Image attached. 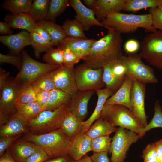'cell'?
I'll return each instance as SVG.
<instances>
[{
	"instance_id": "obj_38",
	"label": "cell",
	"mask_w": 162,
	"mask_h": 162,
	"mask_svg": "<svg viewBox=\"0 0 162 162\" xmlns=\"http://www.w3.org/2000/svg\"><path fill=\"white\" fill-rule=\"evenodd\" d=\"M32 84L37 92L42 91L50 92L56 88L51 76L50 72L39 76Z\"/></svg>"
},
{
	"instance_id": "obj_14",
	"label": "cell",
	"mask_w": 162,
	"mask_h": 162,
	"mask_svg": "<svg viewBox=\"0 0 162 162\" xmlns=\"http://www.w3.org/2000/svg\"><path fill=\"white\" fill-rule=\"evenodd\" d=\"M69 5L76 13L75 19L82 26L84 31H88L94 26L103 27L108 31L114 30L102 24L95 17L93 11L84 5L80 0H69Z\"/></svg>"
},
{
	"instance_id": "obj_40",
	"label": "cell",
	"mask_w": 162,
	"mask_h": 162,
	"mask_svg": "<svg viewBox=\"0 0 162 162\" xmlns=\"http://www.w3.org/2000/svg\"><path fill=\"white\" fill-rule=\"evenodd\" d=\"M43 60L50 65H58L60 66L64 64V53L63 50L58 47L50 50L44 55Z\"/></svg>"
},
{
	"instance_id": "obj_15",
	"label": "cell",
	"mask_w": 162,
	"mask_h": 162,
	"mask_svg": "<svg viewBox=\"0 0 162 162\" xmlns=\"http://www.w3.org/2000/svg\"><path fill=\"white\" fill-rule=\"evenodd\" d=\"M28 132V122L16 112L10 115L7 122L0 127V137L14 136Z\"/></svg>"
},
{
	"instance_id": "obj_20",
	"label": "cell",
	"mask_w": 162,
	"mask_h": 162,
	"mask_svg": "<svg viewBox=\"0 0 162 162\" xmlns=\"http://www.w3.org/2000/svg\"><path fill=\"white\" fill-rule=\"evenodd\" d=\"M133 80L126 76L123 84L116 92L109 97L105 104H116L123 105L133 112L130 96Z\"/></svg>"
},
{
	"instance_id": "obj_35",
	"label": "cell",
	"mask_w": 162,
	"mask_h": 162,
	"mask_svg": "<svg viewBox=\"0 0 162 162\" xmlns=\"http://www.w3.org/2000/svg\"><path fill=\"white\" fill-rule=\"evenodd\" d=\"M69 5L68 0H51L47 15V20L54 22L56 19L61 14Z\"/></svg>"
},
{
	"instance_id": "obj_12",
	"label": "cell",
	"mask_w": 162,
	"mask_h": 162,
	"mask_svg": "<svg viewBox=\"0 0 162 162\" xmlns=\"http://www.w3.org/2000/svg\"><path fill=\"white\" fill-rule=\"evenodd\" d=\"M50 74L56 88L68 93L72 97L78 92L74 68L63 65L50 72Z\"/></svg>"
},
{
	"instance_id": "obj_56",
	"label": "cell",
	"mask_w": 162,
	"mask_h": 162,
	"mask_svg": "<svg viewBox=\"0 0 162 162\" xmlns=\"http://www.w3.org/2000/svg\"><path fill=\"white\" fill-rule=\"evenodd\" d=\"M0 162H17L12 157L9 148L0 157Z\"/></svg>"
},
{
	"instance_id": "obj_31",
	"label": "cell",
	"mask_w": 162,
	"mask_h": 162,
	"mask_svg": "<svg viewBox=\"0 0 162 162\" xmlns=\"http://www.w3.org/2000/svg\"><path fill=\"white\" fill-rule=\"evenodd\" d=\"M16 110L28 122L44 110L37 102L26 104L17 103Z\"/></svg>"
},
{
	"instance_id": "obj_23",
	"label": "cell",
	"mask_w": 162,
	"mask_h": 162,
	"mask_svg": "<svg viewBox=\"0 0 162 162\" xmlns=\"http://www.w3.org/2000/svg\"><path fill=\"white\" fill-rule=\"evenodd\" d=\"M3 19L11 28L24 29L30 33L33 32L37 25L36 22L28 13L8 14Z\"/></svg>"
},
{
	"instance_id": "obj_25",
	"label": "cell",
	"mask_w": 162,
	"mask_h": 162,
	"mask_svg": "<svg viewBox=\"0 0 162 162\" xmlns=\"http://www.w3.org/2000/svg\"><path fill=\"white\" fill-rule=\"evenodd\" d=\"M83 121L79 119L68 110L64 116L59 129L72 139L83 132Z\"/></svg>"
},
{
	"instance_id": "obj_4",
	"label": "cell",
	"mask_w": 162,
	"mask_h": 162,
	"mask_svg": "<svg viewBox=\"0 0 162 162\" xmlns=\"http://www.w3.org/2000/svg\"><path fill=\"white\" fill-rule=\"evenodd\" d=\"M100 117L108 121L113 127L125 128L138 135L144 128L133 112L123 105L105 104Z\"/></svg>"
},
{
	"instance_id": "obj_47",
	"label": "cell",
	"mask_w": 162,
	"mask_h": 162,
	"mask_svg": "<svg viewBox=\"0 0 162 162\" xmlns=\"http://www.w3.org/2000/svg\"><path fill=\"white\" fill-rule=\"evenodd\" d=\"M144 161L157 160V151L154 143L148 144L143 151L142 156Z\"/></svg>"
},
{
	"instance_id": "obj_28",
	"label": "cell",
	"mask_w": 162,
	"mask_h": 162,
	"mask_svg": "<svg viewBox=\"0 0 162 162\" xmlns=\"http://www.w3.org/2000/svg\"><path fill=\"white\" fill-rule=\"evenodd\" d=\"M71 98L72 96L68 93L58 88H55L50 92L45 110H54L60 107L68 105Z\"/></svg>"
},
{
	"instance_id": "obj_44",
	"label": "cell",
	"mask_w": 162,
	"mask_h": 162,
	"mask_svg": "<svg viewBox=\"0 0 162 162\" xmlns=\"http://www.w3.org/2000/svg\"><path fill=\"white\" fill-rule=\"evenodd\" d=\"M22 134L16 136L0 137V156H2L6 150L16 140L20 138Z\"/></svg>"
},
{
	"instance_id": "obj_22",
	"label": "cell",
	"mask_w": 162,
	"mask_h": 162,
	"mask_svg": "<svg viewBox=\"0 0 162 162\" xmlns=\"http://www.w3.org/2000/svg\"><path fill=\"white\" fill-rule=\"evenodd\" d=\"M92 139L82 132L72 139L69 155L75 161L78 160L90 151Z\"/></svg>"
},
{
	"instance_id": "obj_55",
	"label": "cell",
	"mask_w": 162,
	"mask_h": 162,
	"mask_svg": "<svg viewBox=\"0 0 162 162\" xmlns=\"http://www.w3.org/2000/svg\"><path fill=\"white\" fill-rule=\"evenodd\" d=\"M10 27L7 22H0V33L2 34H12L13 32L10 29Z\"/></svg>"
},
{
	"instance_id": "obj_58",
	"label": "cell",
	"mask_w": 162,
	"mask_h": 162,
	"mask_svg": "<svg viewBox=\"0 0 162 162\" xmlns=\"http://www.w3.org/2000/svg\"><path fill=\"white\" fill-rule=\"evenodd\" d=\"M75 162H94L91 156H89L86 154L83 156L81 159L76 160Z\"/></svg>"
},
{
	"instance_id": "obj_49",
	"label": "cell",
	"mask_w": 162,
	"mask_h": 162,
	"mask_svg": "<svg viewBox=\"0 0 162 162\" xmlns=\"http://www.w3.org/2000/svg\"><path fill=\"white\" fill-rule=\"evenodd\" d=\"M140 47V44L137 40L131 39L128 40L125 43L124 49L127 53L133 54L138 51Z\"/></svg>"
},
{
	"instance_id": "obj_33",
	"label": "cell",
	"mask_w": 162,
	"mask_h": 162,
	"mask_svg": "<svg viewBox=\"0 0 162 162\" xmlns=\"http://www.w3.org/2000/svg\"><path fill=\"white\" fill-rule=\"evenodd\" d=\"M30 33L32 38V45L36 58H39L42 52H46L53 48L54 45L52 43L43 39L34 32H32Z\"/></svg>"
},
{
	"instance_id": "obj_36",
	"label": "cell",
	"mask_w": 162,
	"mask_h": 162,
	"mask_svg": "<svg viewBox=\"0 0 162 162\" xmlns=\"http://www.w3.org/2000/svg\"><path fill=\"white\" fill-rule=\"evenodd\" d=\"M158 0H126L123 10L134 12L144 8L157 7Z\"/></svg>"
},
{
	"instance_id": "obj_3",
	"label": "cell",
	"mask_w": 162,
	"mask_h": 162,
	"mask_svg": "<svg viewBox=\"0 0 162 162\" xmlns=\"http://www.w3.org/2000/svg\"><path fill=\"white\" fill-rule=\"evenodd\" d=\"M100 22L121 34L134 32L140 28L151 32L157 30L153 25L152 16L150 13L136 15L114 12Z\"/></svg>"
},
{
	"instance_id": "obj_17",
	"label": "cell",
	"mask_w": 162,
	"mask_h": 162,
	"mask_svg": "<svg viewBox=\"0 0 162 162\" xmlns=\"http://www.w3.org/2000/svg\"><path fill=\"white\" fill-rule=\"evenodd\" d=\"M126 0H94L91 9L97 20L100 22L110 14L123 10Z\"/></svg>"
},
{
	"instance_id": "obj_32",
	"label": "cell",
	"mask_w": 162,
	"mask_h": 162,
	"mask_svg": "<svg viewBox=\"0 0 162 162\" xmlns=\"http://www.w3.org/2000/svg\"><path fill=\"white\" fill-rule=\"evenodd\" d=\"M62 27L67 37L87 39L82 26L76 19L67 20Z\"/></svg>"
},
{
	"instance_id": "obj_24",
	"label": "cell",
	"mask_w": 162,
	"mask_h": 162,
	"mask_svg": "<svg viewBox=\"0 0 162 162\" xmlns=\"http://www.w3.org/2000/svg\"><path fill=\"white\" fill-rule=\"evenodd\" d=\"M95 91L98 97L96 106L91 116L87 120L83 121V132L86 133L94 122L100 117L106 100L113 93L111 89L106 88L97 90Z\"/></svg>"
},
{
	"instance_id": "obj_50",
	"label": "cell",
	"mask_w": 162,
	"mask_h": 162,
	"mask_svg": "<svg viewBox=\"0 0 162 162\" xmlns=\"http://www.w3.org/2000/svg\"><path fill=\"white\" fill-rule=\"evenodd\" d=\"M50 92L42 91L37 92L36 102L45 110L47 104Z\"/></svg>"
},
{
	"instance_id": "obj_46",
	"label": "cell",
	"mask_w": 162,
	"mask_h": 162,
	"mask_svg": "<svg viewBox=\"0 0 162 162\" xmlns=\"http://www.w3.org/2000/svg\"><path fill=\"white\" fill-rule=\"evenodd\" d=\"M149 12L152 15L153 26L156 29L162 30V11L155 7L149 8Z\"/></svg>"
},
{
	"instance_id": "obj_6",
	"label": "cell",
	"mask_w": 162,
	"mask_h": 162,
	"mask_svg": "<svg viewBox=\"0 0 162 162\" xmlns=\"http://www.w3.org/2000/svg\"><path fill=\"white\" fill-rule=\"evenodd\" d=\"M22 63L14 81L19 85L32 84L42 75L59 68L58 65L38 62L32 58L26 51L22 53Z\"/></svg>"
},
{
	"instance_id": "obj_61",
	"label": "cell",
	"mask_w": 162,
	"mask_h": 162,
	"mask_svg": "<svg viewBox=\"0 0 162 162\" xmlns=\"http://www.w3.org/2000/svg\"><path fill=\"white\" fill-rule=\"evenodd\" d=\"M143 162H159L157 160H151L148 161H144Z\"/></svg>"
},
{
	"instance_id": "obj_10",
	"label": "cell",
	"mask_w": 162,
	"mask_h": 162,
	"mask_svg": "<svg viewBox=\"0 0 162 162\" xmlns=\"http://www.w3.org/2000/svg\"><path fill=\"white\" fill-rule=\"evenodd\" d=\"M103 68H93L86 64L75 69V74L78 91H96L105 86L103 78Z\"/></svg>"
},
{
	"instance_id": "obj_42",
	"label": "cell",
	"mask_w": 162,
	"mask_h": 162,
	"mask_svg": "<svg viewBox=\"0 0 162 162\" xmlns=\"http://www.w3.org/2000/svg\"><path fill=\"white\" fill-rule=\"evenodd\" d=\"M62 49L64 52V64L65 66L70 68H74L76 64L79 62L81 58L75 52L68 49Z\"/></svg>"
},
{
	"instance_id": "obj_9",
	"label": "cell",
	"mask_w": 162,
	"mask_h": 162,
	"mask_svg": "<svg viewBox=\"0 0 162 162\" xmlns=\"http://www.w3.org/2000/svg\"><path fill=\"white\" fill-rule=\"evenodd\" d=\"M112 138L110 146L111 162H124L130 146L140 139L136 133L119 127Z\"/></svg>"
},
{
	"instance_id": "obj_62",
	"label": "cell",
	"mask_w": 162,
	"mask_h": 162,
	"mask_svg": "<svg viewBox=\"0 0 162 162\" xmlns=\"http://www.w3.org/2000/svg\"><path fill=\"white\" fill-rule=\"evenodd\" d=\"M159 162H162V155L157 160Z\"/></svg>"
},
{
	"instance_id": "obj_29",
	"label": "cell",
	"mask_w": 162,
	"mask_h": 162,
	"mask_svg": "<svg viewBox=\"0 0 162 162\" xmlns=\"http://www.w3.org/2000/svg\"><path fill=\"white\" fill-rule=\"evenodd\" d=\"M32 0H6L2 8L13 14L28 13L32 3Z\"/></svg>"
},
{
	"instance_id": "obj_19",
	"label": "cell",
	"mask_w": 162,
	"mask_h": 162,
	"mask_svg": "<svg viewBox=\"0 0 162 162\" xmlns=\"http://www.w3.org/2000/svg\"><path fill=\"white\" fill-rule=\"evenodd\" d=\"M41 147L32 142L20 138L9 148L13 158L17 162H25L27 159Z\"/></svg>"
},
{
	"instance_id": "obj_18",
	"label": "cell",
	"mask_w": 162,
	"mask_h": 162,
	"mask_svg": "<svg viewBox=\"0 0 162 162\" xmlns=\"http://www.w3.org/2000/svg\"><path fill=\"white\" fill-rule=\"evenodd\" d=\"M0 41L16 55L26 46L32 45L31 33L25 30L15 34L1 35Z\"/></svg>"
},
{
	"instance_id": "obj_48",
	"label": "cell",
	"mask_w": 162,
	"mask_h": 162,
	"mask_svg": "<svg viewBox=\"0 0 162 162\" xmlns=\"http://www.w3.org/2000/svg\"><path fill=\"white\" fill-rule=\"evenodd\" d=\"M49 159L46 152L40 148L28 157L25 162H44Z\"/></svg>"
},
{
	"instance_id": "obj_59",
	"label": "cell",
	"mask_w": 162,
	"mask_h": 162,
	"mask_svg": "<svg viewBox=\"0 0 162 162\" xmlns=\"http://www.w3.org/2000/svg\"><path fill=\"white\" fill-rule=\"evenodd\" d=\"M82 1L89 8L91 9L92 8L94 4V0H83Z\"/></svg>"
},
{
	"instance_id": "obj_34",
	"label": "cell",
	"mask_w": 162,
	"mask_h": 162,
	"mask_svg": "<svg viewBox=\"0 0 162 162\" xmlns=\"http://www.w3.org/2000/svg\"><path fill=\"white\" fill-rule=\"evenodd\" d=\"M37 94L32 84L19 85L17 103L26 104L36 102Z\"/></svg>"
},
{
	"instance_id": "obj_41",
	"label": "cell",
	"mask_w": 162,
	"mask_h": 162,
	"mask_svg": "<svg viewBox=\"0 0 162 162\" xmlns=\"http://www.w3.org/2000/svg\"><path fill=\"white\" fill-rule=\"evenodd\" d=\"M112 139L110 136H106L92 139V151L93 153L106 152L110 154V146Z\"/></svg>"
},
{
	"instance_id": "obj_5",
	"label": "cell",
	"mask_w": 162,
	"mask_h": 162,
	"mask_svg": "<svg viewBox=\"0 0 162 162\" xmlns=\"http://www.w3.org/2000/svg\"><path fill=\"white\" fill-rule=\"evenodd\" d=\"M68 110V105H66L54 110L42 111L28 122L29 132L38 135L59 129L62 122Z\"/></svg>"
},
{
	"instance_id": "obj_60",
	"label": "cell",
	"mask_w": 162,
	"mask_h": 162,
	"mask_svg": "<svg viewBox=\"0 0 162 162\" xmlns=\"http://www.w3.org/2000/svg\"><path fill=\"white\" fill-rule=\"evenodd\" d=\"M157 7L162 11V0H159Z\"/></svg>"
},
{
	"instance_id": "obj_27",
	"label": "cell",
	"mask_w": 162,
	"mask_h": 162,
	"mask_svg": "<svg viewBox=\"0 0 162 162\" xmlns=\"http://www.w3.org/2000/svg\"><path fill=\"white\" fill-rule=\"evenodd\" d=\"M36 22L47 32L54 46H58L67 37L62 26L45 20H40Z\"/></svg>"
},
{
	"instance_id": "obj_43",
	"label": "cell",
	"mask_w": 162,
	"mask_h": 162,
	"mask_svg": "<svg viewBox=\"0 0 162 162\" xmlns=\"http://www.w3.org/2000/svg\"><path fill=\"white\" fill-rule=\"evenodd\" d=\"M22 63V58L20 56L0 53V63H8L16 67L20 70Z\"/></svg>"
},
{
	"instance_id": "obj_39",
	"label": "cell",
	"mask_w": 162,
	"mask_h": 162,
	"mask_svg": "<svg viewBox=\"0 0 162 162\" xmlns=\"http://www.w3.org/2000/svg\"><path fill=\"white\" fill-rule=\"evenodd\" d=\"M154 114L152 118L147 125L143 130L139 136L141 138L146 133L152 128H162V107L158 100H157L154 104Z\"/></svg>"
},
{
	"instance_id": "obj_13",
	"label": "cell",
	"mask_w": 162,
	"mask_h": 162,
	"mask_svg": "<svg viewBox=\"0 0 162 162\" xmlns=\"http://www.w3.org/2000/svg\"><path fill=\"white\" fill-rule=\"evenodd\" d=\"M133 80L130 96L133 112L137 120L144 128L148 124L147 120V117L145 108L146 84Z\"/></svg>"
},
{
	"instance_id": "obj_51",
	"label": "cell",
	"mask_w": 162,
	"mask_h": 162,
	"mask_svg": "<svg viewBox=\"0 0 162 162\" xmlns=\"http://www.w3.org/2000/svg\"><path fill=\"white\" fill-rule=\"evenodd\" d=\"M33 32L37 34L43 39L52 43V38L42 26L37 23Z\"/></svg>"
},
{
	"instance_id": "obj_16",
	"label": "cell",
	"mask_w": 162,
	"mask_h": 162,
	"mask_svg": "<svg viewBox=\"0 0 162 162\" xmlns=\"http://www.w3.org/2000/svg\"><path fill=\"white\" fill-rule=\"evenodd\" d=\"M94 92L78 91L68 105L69 111L81 121H83L87 116L88 102Z\"/></svg>"
},
{
	"instance_id": "obj_57",
	"label": "cell",
	"mask_w": 162,
	"mask_h": 162,
	"mask_svg": "<svg viewBox=\"0 0 162 162\" xmlns=\"http://www.w3.org/2000/svg\"><path fill=\"white\" fill-rule=\"evenodd\" d=\"M157 151V160L162 155V139L154 142Z\"/></svg>"
},
{
	"instance_id": "obj_37",
	"label": "cell",
	"mask_w": 162,
	"mask_h": 162,
	"mask_svg": "<svg viewBox=\"0 0 162 162\" xmlns=\"http://www.w3.org/2000/svg\"><path fill=\"white\" fill-rule=\"evenodd\" d=\"M103 78L106 88L114 92L117 91L122 86L124 81L118 78L113 73L110 66L103 68Z\"/></svg>"
},
{
	"instance_id": "obj_53",
	"label": "cell",
	"mask_w": 162,
	"mask_h": 162,
	"mask_svg": "<svg viewBox=\"0 0 162 162\" xmlns=\"http://www.w3.org/2000/svg\"><path fill=\"white\" fill-rule=\"evenodd\" d=\"M69 154L55 158L49 159L44 162H75Z\"/></svg>"
},
{
	"instance_id": "obj_8",
	"label": "cell",
	"mask_w": 162,
	"mask_h": 162,
	"mask_svg": "<svg viewBox=\"0 0 162 162\" xmlns=\"http://www.w3.org/2000/svg\"><path fill=\"white\" fill-rule=\"evenodd\" d=\"M139 55L149 64L162 70V30L152 32L144 37Z\"/></svg>"
},
{
	"instance_id": "obj_1",
	"label": "cell",
	"mask_w": 162,
	"mask_h": 162,
	"mask_svg": "<svg viewBox=\"0 0 162 162\" xmlns=\"http://www.w3.org/2000/svg\"><path fill=\"white\" fill-rule=\"evenodd\" d=\"M121 33L114 30L95 41L88 52L82 58L86 65L94 69L110 65L123 56Z\"/></svg>"
},
{
	"instance_id": "obj_7",
	"label": "cell",
	"mask_w": 162,
	"mask_h": 162,
	"mask_svg": "<svg viewBox=\"0 0 162 162\" xmlns=\"http://www.w3.org/2000/svg\"><path fill=\"white\" fill-rule=\"evenodd\" d=\"M121 61L125 68L126 76L145 84L158 83L153 69L142 62L139 54L123 55Z\"/></svg>"
},
{
	"instance_id": "obj_21",
	"label": "cell",
	"mask_w": 162,
	"mask_h": 162,
	"mask_svg": "<svg viewBox=\"0 0 162 162\" xmlns=\"http://www.w3.org/2000/svg\"><path fill=\"white\" fill-rule=\"evenodd\" d=\"M96 40L67 37L58 46L61 49H69L81 58L89 51Z\"/></svg>"
},
{
	"instance_id": "obj_30",
	"label": "cell",
	"mask_w": 162,
	"mask_h": 162,
	"mask_svg": "<svg viewBox=\"0 0 162 162\" xmlns=\"http://www.w3.org/2000/svg\"><path fill=\"white\" fill-rule=\"evenodd\" d=\"M50 0H34L28 13L35 21L47 20V12Z\"/></svg>"
},
{
	"instance_id": "obj_26",
	"label": "cell",
	"mask_w": 162,
	"mask_h": 162,
	"mask_svg": "<svg viewBox=\"0 0 162 162\" xmlns=\"http://www.w3.org/2000/svg\"><path fill=\"white\" fill-rule=\"evenodd\" d=\"M118 128L112 126L107 120L100 117L90 127L86 134L92 139L103 136H110Z\"/></svg>"
},
{
	"instance_id": "obj_11",
	"label": "cell",
	"mask_w": 162,
	"mask_h": 162,
	"mask_svg": "<svg viewBox=\"0 0 162 162\" xmlns=\"http://www.w3.org/2000/svg\"><path fill=\"white\" fill-rule=\"evenodd\" d=\"M19 85L9 78L0 90V127L8 121L10 115L16 112Z\"/></svg>"
},
{
	"instance_id": "obj_52",
	"label": "cell",
	"mask_w": 162,
	"mask_h": 162,
	"mask_svg": "<svg viewBox=\"0 0 162 162\" xmlns=\"http://www.w3.org/2000/svg\"><path fill=\"white\" fill-rule=\"evenodd\" d=\"M108 154L106 152L93 153L91 157L94 162H110Z\"/></svg>"
},
{
	"instance_id": "obj_2",
	"label": "cell",
	"mask_w": 162,
	"mask_h": 162,
	"mask_svg": "<svg viewBox=\"0 0 162 162\" xmlns=\"http://www.w3.org/2000/svg\"><path fill=\"white\" fill-rule=\"evenodd\" d=\"M22 138L40 146L50 159L68 154L72 143V139L59 129L38 135L28 132Z\"/></svg>"
},
{
	"instance_id": "obj_45",
	"label": "cell",
	"mask_w": 162,
	"mask_h": 162,
	"mask_svg": "<svg viewBox=\"0 0 162 162\" xmlns=\"http://www.w3.org/2000/svg\"><path fill=\"white\" fill-rule=\"evenodd\" d=\"M109 66H110L113 73L118 78L124 80L126 76V69L121 59Z\"/></svg>"
},
{
	"instance_id": "obj_54",
	"label": "cell",
	"mask_w": 162,
	"mask_h": 162,
	"mask_svg": "<svg viewBox=\"0 0 162 162\" xmlns=\"http://www.w3.org/2000/svg\"><path fill=\"white\" fill-rule=\"evenodd\" d=\"M9 73L6 72L3 68L0 69V90L4 87L9 79Z\"/></svg>"
}]
</instances>
